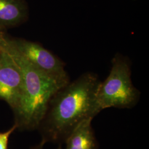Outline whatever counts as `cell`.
<instances>
[{
	"instance_id": "cell-7",
	"label": "cell",
	"mask_w": 149,
	"mask_h": 149,
	"mask_svg": "<svg viewBox=\"0 0 149 149\" xmlns=\"http://www.w3.org/2000/svg\"><path fill=\"white\" fill-rule=\"evenodd\" d=\"M92 120H86L76 127L65 140V149H98Z\"/></svg>"
},
{
	"instance_id": "cell-10",
	"label": "cell",
	"mask_w": 149,
	"mask_h": 149,
	"mask_svg": "<svg viewBox=\"0 0 149 149\" xmlns=\"http://www.w3.org/2000/svg\"><path fill=\"white\" fill-rule=\"evenodd\" d=\"M44 144H45L43 142L41 141V143L40 144L33 147L31 149H43V146H44Z\"/></svg>"
},
{
	"instance_id": "cell-8",
	"label": "cell",
	"mask_w": 149,
	"mask_h": 149,
	"mask_svg": "<svg viewBox=\"0 0 149 149\" xmlns=\"http://www.w3.org/2000/svg\"><path fill=\"white\" fill-rule=\"evenodd\" d=\"M17 129V125L15 124V125L7 131L0 133V149H7L10 136Z\"/></svg>"
},
{
	"instance_id": "cell-3",
	"label": "cell",
	"mask_w": 149,
	"mask_h": 149,
	"mask_svg": "<svg viewBox=\"0 0 149 149\" xmlns=\"http://www.w3.org/2000/svg\"><path fill=\"white\" fill-rule=\"evenodd\" d=\"M131 76L129 60L116 54L109 74L104 81H101L97 90V103L101 112L109 108L130 109L138 103L141 93L134 86Z\"/></svg>"
},
{
	"instance_id": "cell-4",
	"label": "cell",
	"mask_w": 149,
	"mask_h": 149,
	"mask_svg": "<svg viewBox=\"0 0 149 149\" xmlns=\"http://www.w3.org/2000/svg\"><path fill=\"white\" fill-rule=\"evenodd\" d=\"M7 39L33 66L60 85L64 87L70 82L64 62L41 45L24 39Z\"/></svg>"
},
{
	"instance_id": "cell-2",
	"label": "cell",
	"mask_w": 149,
	"mask_h": 149,
	"mask_svg": "<svg viewBox=\"0 0 149 149\" xmlns=\"http://www.w3.org/2000/svg\"><path fill=\"white\" fill-rule=\"evenodd\" d=\"M6 49L21 71L23 91L16 111L15 124L21 130L38 129L54 94L63 87L33 66L6 38Z\"/></svg>"
},
{
	"instance_id": "cell-5",
	"label": "cell",
	"mask_w": 149,
	"mask_h": 149,
	"mask_svg": "<svg viewBox=\"0 0 149 149\" xmlns=\"http://www.w3.org/2000/svg\"><path fill=\"white\" fill-rule=\"evenodd\" d=\"M23 91L21 71L6 48L0 52V99L16 111Z\"/></svg>"
},
{
	"instance_id": "cell-1",
	"label": "cell",
	"mask_w": 149,
	"mask_h": 149,
	"mask_svg": "<svg viewBox=\"0 0 149 149\" xmlns=\"http://www.w3.org/2000/svg\"><path fill=\"white\" fill-rule=\"evenodd\" d=\"M100 82L97 74L87 72L54 94L38 128L42 142L65 143L81 123L100 113L96 93Z\"/></svg>"
},
{
	"instance_id": "cell-9",
	"label": "cell",
	"mask_w": 149,
	"mask_h": 149,
	"mask_svg": "<svg viewBox=\"0 0 149 149\" xmlns=\"http://www.w3.org/2000/svg\"><path fill=\"white\" fill-rule=\"evenodd\" d=\"M7 45L6 38L5 36L0 31V52L6 48Z\"/></svg>"
},
{
	"instance_id": "cell-6",
	"label": "cell",
	"mask_w": 149,
	"mask_h": 149,
	"mask_svg": "<svg viewBox=\"0 0 149 149\" xmlns=\"http://www.w3.org/2000/svg\"><path fill=\"white\" fill-rule=\"evenodd\" d=\"M28 13L24 0H0V29L21 24L26 20Z\"/></svg>"
}]
</instances>
